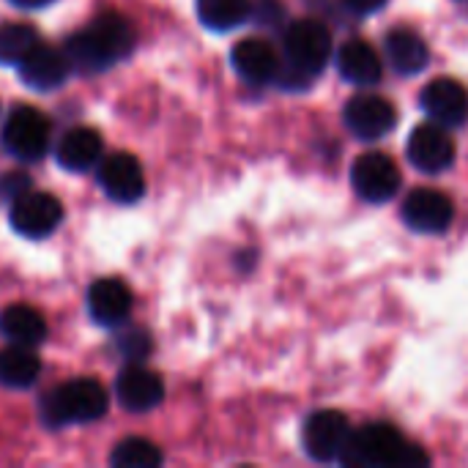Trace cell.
Here are the masks:
<instances>
[{"mask_svg":"<svg viewBox=\"0 0 468 468\" xmlns=\"http://www.w3.org/2000/svg\"><path fill=\"white\" fill-rule=\"evenodd\" d=\"M252 14L258 16L261 25H277L282 16V3L280 0H261L258 5H252Z\"/></svg>","mask_w":468,"mask_h":468,"instance_id":"83f0119b","label":"cell"},{"mask_svg":"<svg viewBox=\"0 0 468 468\" xmlns=\"http://www.w3.org/2000/svg\"><path fill=\"white\" fill-rule=\"evenodd\" d=\"M115 392H118V400L126 411L143 414V411H151L162 403L165 381L159 373L132 362L129 367L121 370V376L115 381Z\"/></svg>","mask_w":468,"mask_h":468,"instance_id":"5bb4252c","label":"cell"},{"mask_svg":"<svg viewBox=\"0 0 468 468\" xmlns=\"http://www.w3.org/2000/svg\"><path fill=\"white\" fill-rule=\"evenodd\" d=\"M14 5H19V8H44V5H49L52 0H11Z\"/></svg>","mask_w":468,"mask_h":468,"instance_id":"f546056e","label":"cell"},{"mask_svg":"<svg viewBox=\"0 0 468 468\" xmlns=\"http://www.w3.org/2000/svg\"><path fill=\"white\" fill-rule=\"evenodd\" d=\"M346 126L359 140H381L398 126V110L378 93H359L346 104Z\"/></svg>","mask_w":468,"mask_h":468,"instance_id":"30bf717a","label":"cell"},{"mask_svg":"<svg viewBox=\"0 0 468 468\" xmlns=\"http://www.w3.org/2000/svg\"><path fill=\"white\" fill-rule=\"evenodd\" d=\"M16 69H19L22 82L27 88H33V90H55L74 71L71 63H69V55L63 49H58V47L44 44V41Z\"/></svg>","mask_w":468,"mask_h":468,"instance_id":"9a60e30c","label":"cell"},{"mask_svg":"<svg viewBox=\"0 0 468 468\" xmlns=\"http://www.w3.org/2000/svg\"><path fill=\"white\" fill-rule=\"evenodd\" d=\"M351 184L367 203H387L400 189V170L387 154H362L351 167Z\"/></svg>","mask_w":468,"mask_h":468,"instance_id":"ba28073f","label":"cell"},{"mask_svg":"<svg viewBox=\"0 0 468 468\" xmlns=\"http://www.w3.org/2000/svg\"><path fill=\"white\" fill-rule=\"evenodd\" d=\"M455 140L450 137L447 126L441 123H422L409 137V162L420 173H444L455 162Z\"/></svg>","mask_w":468,"mask_h":468,"instance_id":"9c48e42d","label":"cell"},{"mask_svg":"<svg viewBox=\"0 0 468 468\" xmlns=\"http://www.w3.org/2000/svg\"><path fill=\"white\" fill-rule=\"evenodd\" d=\"M115 346H118V351H121V356H123L126 362H143V359L151 354V348H154L151 335H148L145 329H137V326L123 329V332L115 337Z\"/></svg>","mask_w":468,"mask_h":468,"instance_id":"484cf974","label":"cell"},{"mask_svg":"<svg viewBox=\"0 0 468 468\" xmlns=\"http://www.w3.org/2000/svg\"><path fill=\"white\" fill-rule=\"evenodd\" d=\"M337 69L354 85H376L384 77L381 58L365 38H351L337 49Z\"/></svg>","mask_w":468,"mask_h":468,"instance_id":"ffe728a7","label":"cell"},{"mask_svg":"<svg viewBox=\"0 0 468 468\" xmlns=\"http://www.w3.org/2000/svg\"><path fill=\"white\" fill-rule=\"evenodd\" d=\"M49 137H52L49 118L30 104L14 107L3 123V145L19 162H38L49 151Z\"/></svg>","mask_w":468,"mask_h":468,"instance_id":"5b68a950","label":"cell"},{"mask_svg":"<svg viewBox=\"0 0 468 468\" xmlns=\"http://www.w3.org/2000/svg\"><path fill=\"white\" fill-rule=\"evenodd\" d=\"M107 414V392L96 378H71L41 400V420L49 428L71 422H96Z\"/></svg>","mask_w":468,"mask_h":468,"instance_id":"3957f363","label":"cell"},{"mask_svg":"<svg viewBox=\"0 0 468 468\" xmlns=\"http://www.w3.org/2000/svg\"><path fill=\"white\" fill-rule=\"evenodd\" d=\"M403 219L417 233H444L455 219V206L444 192L420 186L403 200Z\"/></svg>","mask_w":468,"mask_h":468,"instance_id":"8fae6325","label":"cell"},{"mask_svg":"<svg viewBox=\"0 0 468 468\" xmlns=\"http://www.w3.org/2000/svg\"><path fill=\"white\" fill-rule=\"evenodd\" d=\"M134 49V27L118 11L96 14L82 30L71 33L63 44L69 63L74 71L99 74L118 60H123Z\"/></svg>","mask_w":468,"mask_h":468,"instance_id":"6da1fadb","label":"cell"},{"mask_svg":"<svg viewBox=\"0 0 468 468\" xmlns=\"http://www.w3.org/2000/svg\"><path fill=\"white\" fill-rule=\"evenodd\" d=\"M0 332L14 346L36 348L47 337V321L30 304H11L0 313Z\"/></svg>","mask_w":468,"mask_h":468,"instance_id":"44dd1931","label":"cell"},{"mask_svg":"<svg viewBox=\"0 0 468 468\" xmlns=\"http://www.w3.org/2000/svg\"><path fill=\"white\" fill-rule=\"evenodd\" d=\"M348 439H351V422L343 411H335V409L315 411L304 422V431H302V441H304L307 455L321 461V463L340 461Z\"/></svg>","mask_w":468,"mask_h":468,"instance_id":"8992f818","label":"cell"},{"mask_svg":"<svg viewBox=\"0 0 468 468\" xmlns=\"http://www.w3.org/2000/svg\"><path fill=\"white\" fill-rule=\"evenodd\" d=\"M58 165L69 173H85L101 159V134L90 126H74L58 140Z\"/></svg>","mask_w":468,"mask_h":468,"instance_id":"ac0fdd59","label":"cell"},{"mask_svg":"<svg viewBox=\"0 0 468 468\" xmlns=\"http://www.w3.org/2000/svg\"><path fill=\"white\" fill-rule=\"evenodd\" d=\"M340 463L365 468H414L428 466V455L417 444L406 441V436L392 425L373 422L365 425L359 433L351 431Z\"/></svg>","mask_w":468,"mask_h":468,"instance_id":"7a4b0ae2","label":"cell"},{"mask_svg":"<svg viewBox=\"0 0 468 468\" xmlns=\"http://www.w3.org/2000/svg\"><path fill=\"white\" fill-rule=\"evenodd\" d=\"M422 110L431 115L433 123L441 126H461L468 118V93L458 80L439 77L422 88Z\"/></svg>","mask_w":468,"mask_h":468,"instance_id":"2e32d148","label":"cell"},{"mask_svg":"<svg viewBox=\"0 0 468 468\" xmlns=\"http://www.w3.org/2000/svg\"><path fill=\"white\" fill-rule=\"evenodd\" d=\"M230 63L252 85H269L282 74V58L266 38H241L230 52Z\"/></svg>","mask_w":468,"mask_h":468,"instance_id":"4fadbf2b","label":"cell"},{"mask_svg":"<svg viewBox=\"0 0 468 468\" xmlns=\"http://www.w3.org/2000/svg\"><path fill=\"white\" fill-rule=\"evenodd\" d=\"M252 14L250 0H197V19L217 33L244 25Z\"/></svg>","mask_w":468,"mask_h":468,"instance_id":"603a6c76","label":"cell"},{"mask_svg":"<svg viewBox=\"0 0 468 468\" xmlns=\"http://www.w3.org/2000/svg\"><path fill=\"white\" fill-rule=\"evenodd\" d=\"M99 184L104 195L121 206H132L145 195V173L132 154H112L99 167Z\"/></svg>","mask_w":468,"mask_h":468,"instance_id":"7c38bea8","label":"cell"},{"mask_svg":"<svg viewBox=\"0 0 468 468\" xmlns=\"http://www.w3.org/2000/svg\"><path fill=\"white\" fill-rule=\"evenodd\" d=\"M38 44H41V38L33 25H25V22L0 25V63L19 66Z\"/></svg>","mask_w":468,"mask_h":468,"instance_id":"cb8c5ba5","label":"cell"},{"mask_svg":"<svg viewBox=\"0 0 468 468\" xmlns=\"http://www.w3.org/2000/svg\"><path fill=\"white\" fill-rule=\"evenodd\" d=\"M30 176L22 170H8L0 176V206H14L25 192H30Z\"/></svg>","mask_w":468,"mask_h":468,"instance_id":"4316f807","label":"cell"},{"mask_svg":"<svg viewBox=\"0 0 468 468\" xmlns=\"http://www.w3.org/2000/svg\"><path fill=\"white\" fill-rule=\"evenodd\" d=\"M110 463L115 468H156L162 466V452L154 441L148 439H123L112 455Z\"/></svg>","mask_w":468,"mask_h":468,"instance_id":"d4e9b609","label":"cell"},{"mask_svg":"<svg viewBox=\"0 0 468 468\" xmlns=\"http://www.w3.org/2000/svg\"><path fill=\"white\" fill-rule=\"evenodd\" d=\"M88 313L99 326H123L132 313V291L115 277L96 280L88 288Z\"/></svg>","mask_w":468,"mask_h":468,"instance_id":"e0dca14e","label":"cell"},{"mask_svg":"<svg viewBox=\"0 0 468 468\" xmlns=\"http://www.w3.org/2000/svg\"><path fill=\"white\" fill-rule=\"evenodd\" d=\"M354 14H376L378 8L387 5V0H343Z\"/></svg>","mask_w":468,"mask_h":468,"instance_id":"f1b7e54d","label":"cell"},{"mask_svg":"<svg viewBox=\"0 0 468 468\" xmlns=\"http://www.w3.org/2000/svg\"><path fill=\"white\" fill-rule=\"evenodd\" d=\"M384 49H387V58H389L392 69L398 74H403V77H414L431 63L428 41L420 33L409 30V27L389 30V36L384 38Z\"/></svg>","mask_w":468,"mask_h":468,"instance_id":"d6986e66","label":"cell"},{"mask_svg":"<svg viewBox=\"0 0 468 468\" xmlns=\"http://www.w3.org/2000/svg\"><path fill=\"white\" fill-rule=\"evenodd\" d=\"M282 49H285L282 69H288V74H293V82H291L293 88H299L296 77L310 82L315 74H321L324 66L329 63L332 52H335L332 49V33L318 19H296L285 30Z\"/></svg>","mask_w":468,"mask_h":468,"instance_id":"277c9868","label":"cell"},{"mask_svg":"<svg viewBox=\"0 0 468 468\" xmlns=\"http://www.w3.org/2000/svg\"><path fill=\"white\" fill-rule=\"evenodd\" d=\"M41 373V362L33 354V348L25 346H8L0 351V384L8 389H27L36 384Z\"/></svg>","mask_w":468,"mask_h":468,"instance_id":"7402d4cb","label":"cell"},{"mask_svg":"<svg viewBox=\"0 0 468 468\" xmlns=\"http://www.w3.org/2000/svg\"><path fill=\"white\" fill-rule=\"evenodd\" d=\"M11 228L25 239H47L63 219V206L49 192H25L14 206H8Z\"/></svg>","mask_w":468,"mask_h":468,"instance_id":"52a82bcc","label":"cell"}]
</instances>
